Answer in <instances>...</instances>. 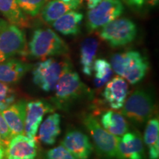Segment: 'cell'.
I'll use <instances>...</instances> for the list:
<instances>
[{
	"label": "cell",
	"instance_id": "6da1fadb",
	"mask_svg": "<svg viewBox=\"0 0 159 159\" xmlns=\"http://www.w3.org/2000/svg\"><path fill=\"white\" fill-rule=\"evenodd\" d=\"M54 91V102L62 108L86 95L89 89L82 82L78 73L73 69L69 60L66 59L63 61L62 72Z\"/></svg>",
	"mask_w": 159,
	"mask_h": 159
},
{
	"label": "cell",
	"instance_id": "7a4b0ae2",
	"mask_svg": "<svg viewBox=\"0 0 159 159\" xmlns=\"http://www.w3.org/2000/svg\"><path fill=\"white\" fill-rule=\"evenodd\" d=\"M111 66L118 76L132 85L142 81L149 69L148 59L135 50L114 54L111 57Z\"/></svg>",
	"mask_w": 159,
	"mask_h": 159
},
{
	"label": "cell",
	"instance_id": "3957f363",
	"mask_svg": "<svg viewBox=\"0 0 159 159\" xmlns=\"http://www.w3.org/2000/svg\"><path fill=\"white\" fill-rule=\"evenodd\" d=\"M28 47L31 57L41 60L67 54L69 52V47L65 41L49 28H38L34 30Z\"/></svg>",
	"mask_w": 159,
	"mask_h": 159
},
{
	"label": "cell",
	"instance_id": "277c9868",
	"mask_svg": "<svg viewBox=\"0 0 159 159\" xmlns=\"http://www.w3.org/2000/svg\"><path fill=\"white\" fill-rule=\"evenodd\" d=\"M122 114L131 122L142 125L150 119L154 111V101L148 91L138 89L125 100Z\"/></svg>",
	"mask_w": 159,
	"mask_h": 159
},
{
	"label": "cell",
	"instance_id": "5b68a950",
	"mask_svg": "<svg viewBox=\"0 0 159 159\" xmlns=\"http://www.w3.org/2000/svg\"><path fill=\"white\" fill-rule=\"evenodd\" d=\"M137 35V27L126 18L116 19L103 26L99 33L101 39L111 47H123L132 42Z\"/></svg>",
	"mask_w": 159,
	"mask_h": 159
},
{
	"label": "cell",
	"instance_id": "8992f818",
	"mask_svg": "<svg viewBox=\"0 0 159 159\" xmlns=\"http://www.w3.org/2000/svg\"><path fill=\"white\" fill-rule=\"evenodd\" d=\"M83 124L91 136L99 153L105 158H115L118 136L105 130L92 114L85 115Z\"/></svg>",
	"mask_w": 159,
	"mask_h": 159
},
{
	"label": "cell",
	"instance_id": "52a82bcc",
	"mask_svg": "<svg viewBox=\"0 0 159 159\" xmlns=\"http://www.w3.org/2000/svg\"><path fill=\"white\" fill-rule=\"evenodd\" d=\"M124 7L120 0H102L87 13L86 27L89 33L98 30L122 14Z\"/></svg>",
	"mask_w": 159,
	"mask_h": 159
},
{
	"label": "cell",
	"instance_id": "ba28073f",
	"mask_svg": "<svg viewBox=\"0 0 159 159\" xmlns=\"http://www.w3.org/2000/svg\"><path fill=\"white\" fill-rule=\"evenodd\" d=\"M27 42L24 31L8 24L0 32V62L16 55L27 54Z\"/></svg>",
	"mask_w": 159,
	"mask_h": 159
},
{
	"label": "cell",
	"instance_id": "9c48e42d",
	"mask_svg": "<svg viewBox=\"0 0 159 159\" xmlns=\"http://www.w3.org/2000/svg\"><path fill=\"white\" fill-rule=\"evenodd\" d=\"M63 61L50 57L36 63L33 69V81L45 92L55 90L63 70Z\"/></svg>",
	"mask_w": 159,
	"mask_h": 159
},
{
	"label": "cell",
	"instance_id": "30bf717a",
	"mask_svg": "<svg viewBox=\"0 0 159 159\" xmlns=\"http://www.w3.org/2000/svg\"><path fill=\"white\" fill-rule=\"evenodd\" d=\"M55 108L43 99H36L27 102L24 134L35 139L44 115L54 112Z\"/></svg>",
	"mask_w": 159,
	"mask_h": 159
},
{
	"label": "cell",
	"instance_id": "8fae6325",
	"mask_svg": "<svg viewBox=\"0 0 159 159\" xmlns=\"http://www.w3.org/2000/svg\"><path fill=\"white\" fill-rule=\"evenodd\" d=\"M116 157L118 159H144V148L138 132H127L118 137Z\"/></svg>",
	"mask_w": 159,
	"mask_h": 159
},
{
	"label": "cell",
	"instance_id": "7c38bea8",
	"mask_svg": "<svg viewBox=\"0 0 159 159\" xmlns=\"http://www.w3.org/2000/svg\"><path fill=\"white\" fill-rule=\"evenodd\" d=\"M7 159H35L37 156V144L35 139L25 134L11 138L7 145Z\"/></svg>",
	"mask_w": 159,
	"mask_h": 159
},
{
	"label": "cell",
	"instance_id": "4fadbf2b",
	"mask_svg": "<svg viewBox=\"0 0 159 159\" xmlns=\"http://www.w3.org/2000/svg\"><path fill=\"white\" fill-rule=\"evenodd\" d=\"M62 145L76 159H89L93 151L90 139L80 130H71L65 135Z\"/></svg>",
	"mask_w": 159,
	"mask_h": 159
},
{
	"label": "cell",
	"instance_id": "5bb4252c",
	"mask_svg": "<svg viewBox=\"0 0 159 159\" xmlns=\"http://www.w3.org/2000/svg\"><path fill=\"white\" fill-rule=\"evenodd\" d=\"M128 94V85L120 76L114 77L105 84L103 97L112 109L122 108Z\"/></svg>",
	"mask_w": 159,
	"mask_h": 159
},
{
	"label": "cell",
	"instance_id": "9a60e30c",
	"mask_svg": "<svg viewBox=\"0 0 159 159\" xmlns=\"http://www.w3.org/2000/svg\"><path fill=\"white\" fill-rule=\"evenodd\" d=\"M26 105V101L20 100L17 102H13L1 111L11 130L12 138L17 135L24 134Z\"/></svg>",
	"mask_w": 159,
	"mask_h": 159
},
{
	"label": "cell",
	"instance_id": "2e32d148",
	"mask_svg": "<svg viewBox=\"0 0 159 159\" xmlns=\"http://www.w3.org/2000/svg\"><path fill=\"white\" fill-rule=\"evenodd\" d=\"M31 65L18 59H7L0 62V82L15 83L30 69Z\"/></svg>",
	"mask_w": 159,
	"mask_h": 159
},
{
	"label": "cell",
	"instance_id": "e0dca14e",
	"mask_svg": "<svg viewBox=\"0 0 159 159\" xmlns=\"http://www.w3.org/2000/svg\"><path fill=\"white\" fill-rule=\"evenodd\" d=\"M0 12L11 25L21 29L30 27L29 16L20 8L16 0H0Z\"/></svg>",
	"mask_w": 159,
	"mask_h": 159
},
{
	"label": "cell",
	"instance_id": "ac0fdd59",
	"mask_svg": "<svg viewBox=\"0 0 159 159\" xmlns=\"http://www.w3.org/2000/svg\"><path fill=\"white\" fill-rule=\"evenodd\" d=\"M83 15L71 11L51 24L55 30L64 35H76L80 32Z\"/></svg>",
	"mask_w": 159,
	"mask_h": 159
},
{
	"label": "cell",
	"instance_id": "d6986e66",
	"mask_svg": "<svg viewBox=\"0 0 159 159\" xmlns=\"http://www.w3.org/2000/svg\"><path fill=\"white\" fill-rule=\"evenodd\" d=\"M81 2L66 3L61 0H50L41 9V16L45 22L52 24L66 13L78 8Z\"/></svg>",
	"mask_w": 159,
	"mask_h": 159
},
{
	"label": "cell",
	"instance_id": "ffe728a7",
	"mask_svg": "<svg viewBox=\"0 0 159 159\" xmlns=\"http://www.w3.org/2000/svg\"><path fill=\"white\" fill-rule=\"evenodd\" d=\"M61 116L57 113L49 115L39 130V139L43 144L53 145L61 134Z\"/></svg>",
	"mask_w": 159,
	"mask_h": 159
},
{
	"label": "cell",
	"instance_id": "44dd1931",
	"mask_svg": "<svg viewBox=\"0 0 159 159\" xmlns=\"http://www.w3.org/2000/svg\"><path fill=\"white\" fill-rule=\"evenodd\" d=\"M101 125L107 131L116 136H122L128 131V125L121 113L107 111L100 117Z\"/></svg>",
	"mask_w": 159,
	"mask_h": 159
},
{
	"label": "cell",
	"instance_id": "7402d4cb",
	"mask_svg": "<svg viewBox=\"0 0 159 159\" xmlns=\"http://www.w3.org/2000/svg\"><path fill=\"white\" fill-rule=\"evenodd\" d=\"M98 41L94 38H87L80 45V62L83 74L91 76L93 72V66L98 49Z\"/></svg>",
	"mask_w": 159,
	"mask_h": 159
},
{
	"label": "cell",
	"instance_id": "603a6c76",
	"mask_svg": "<svg viewBox=\"0 0 159 159\" xmlns=\"http://www.w3.org/2000/svg\"><path fill=\"white\" fill-rule=\"evenodd\" d=\"M144 141L148 149L150 159H158L159 157V121L158 118L148 121L144 135Z\"/></svg>",
	"mask_w": 159,
	"mask_h": 159
},
{
	"label": "cell",
	"instance_id": "cb8c5ba5",
	"mask_svg": "<svg viewBox=\"0 0 159 159\" xmlns=\"http://www.w3.org/2000/svg\"><path fill=\"white\" fill-rule=\"evenodd\" d=\"M93 71H94V84L97 88H101L106 84L111 79L114 72L111 63L102 58L95 60Z\"/></svg>",
	"mask_w": 159,
	"mask_h": 159
},
{
	"label": "cell",
	"instance_id": "d4e9b609",
	"mask_svg": "<svg viewBox=\"0 0 159 159\" xmlns=\"http://www.w3.org/2000/svg\"><path fill=\"white\" fill-rule=\"evenodd\" d=\"M20 8L29 16L35 17L39 14L48 0H16Z\"/></svg>",
	"mask_w": 159,
	"mask_h": 159
},
{
	"label": "cell",
	"instance_id": "484cf974",
	"mask_svg": "<svg viewBox=\"0 0 159 159\" xmlns=\"http://www.w3.org/2000/svg\"><path fill=\"white\" fill-rule=\"evenodd\" d=\"M16 99L13 89L7 83L0 82V111L13 104Z\"/></svg>",
	"mask_w": 159,
	"mask_h": 159
},
{
	"label": "cell",
	"instance_id": "4316f807",
	"mask_svg": "<svg viewBox=\"0 0 159 159\" xmlns=\"http://www.w3.org/2000/svg\"><path fill=\"white\" fill-rule=\"evenodd\" d=\"M46 159H76L63 145L51 149L46 155Z\"/></svg>",
	"mask_w": 159,
	"mask_h": 159
},
{
	"label": "cell",
	"instance_id": "83f0119b",
	"mask_svg": "<svg viewBox=\"0 0 159 159\" xmlns=\"http://www.w3.org/2000/svg\"><path fill=\"white\" fill-rule=\"evenodd\" d=\"M12 138L11 130L8 125L5 122V119L0 111V144L2 146H7L10 140Z\"/></svg>",
	"mask_w": 159,
	"mask_h": 159
},
{
	"label": "cell",
	"instance_id": "f1b7e54d",
	"mask_svg": "<svg viewBox=\"0 0 159 159\" xmlns=\"http://www.w3.org/2000/svg\"><path fill=\"white\" fill-rule=\"evenodd\" d=\"M129 7L136 9H141L146 4V0H122Z\"/></svg>",
	"mask_w": 159,
	"mask_h": 159
},
{
	"label": "cell",
	"instance_id": "f546056e",
	"mask_svg": "<svg viewBox=\"0 0 159 159\" xmlns=\"http://www.w3.org/2000/svg\"><path fill=\"white\" fill-rule=\"evenodd\" d=\"M87 2V6H88V8L92 9L94 7H96V6L98 5V4L102 0H85Z\"/></svg>",
	"mask_w": 159,
	"mask_h": 159
},
{
	"label": "cell",
	"instance_id": "4dcf8cb0",
	"mask_svg": "<svg viewBox=\"0 0 159 159\" xmlns=\"http://www.w3.org/2000/svg\"><path fill=\"white\" fill-rule=\"evenodd\" d=\"M8 22L6 21L5 20H4L2 19H0V32H1L2 30L4 29V27H5L6 26L8 25Z\"/></svg>",
	"mask_w": 159,
	"mask_h": 159
},
{
	"label": "cell",
	"instance_id": "1f68e13d",
	"mask_svg": "<svg viewBox=\"0 0 159 159\" xmlns=\"http://www.w3.org/2000/svg\"><path fill=\"white\" fill-rule=\"evenodd\" d=\"M159 0H146V2H148L149 5L155 7V6L158 5Z\"/></svg>",
	"mask_w": 159,
	"mask_h": 159
},
{
	"label": "cell",
	"instance_id": "d6a6232c",
	"mask_svg": "<svg viewBox=\"0 0 159 159\" xmlns=\"http://www.w3.org/2000/svg\"><path fill=\"white\" fill-rule=\"evenodd\" d=\"M5 151L2 145L0 144V159H5Z\"/></svg>",
	"mask_w": 159,
	"mask_h": 159
},
{
	"label": "cell",
	"instance_id": "836d02e7",
	"mask_svg": "<svg viewBox=\"0 0 159 159\" xmlns=\"http://www.w3.org/2000/svg\"><path fill=\"white\" fill-rule=\"evenodd\" d=\"M66 3H72V2H81V0H61Z\"/></svg>",
	"mask_w": 159,
	"mask_h": 159
}]
</instances>
